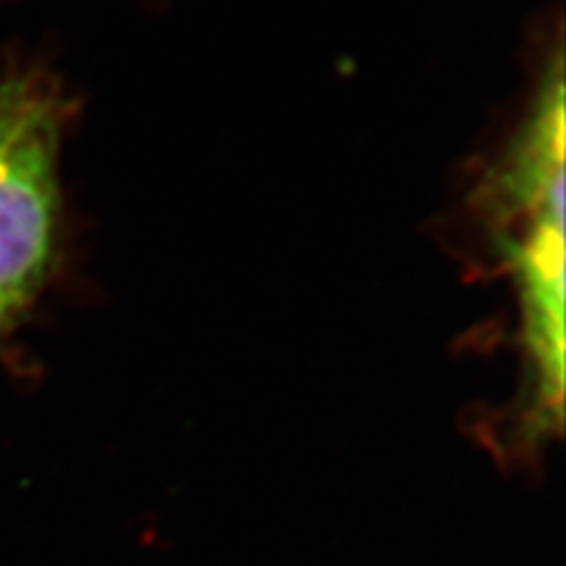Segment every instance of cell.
Here are the masks:
<instances>
[{"instance_id": "2", "label": "cell", "mask_w": 566, "mask_h": 566, "mask_svg": "<svg viewBox=\"0 0 566 566\" xmlns=\"http://www.w3.org/2000/svg\"><path fill=\"white\" fill-rule=\"evenodd\" d=\"M48 83L33 74H14L0 81V151L20 133L41 106L55 97Z\"/></svg>"}, {"instance_id": "1", "label": "cell", "mask_w": 566, "mask_h": 566, "mask_svg": "<svg viewBox=\"0 0 566 566\" xmlns=\"http://www.w3.org/2000/svg\"><path fill=\"white\" fill-rule=\"evenodd\" d=\"M62 130L55 95L0 151V331L33 305L55 270Z\"/></svg>"}]
</instances>
